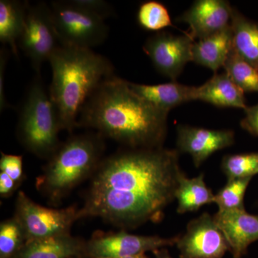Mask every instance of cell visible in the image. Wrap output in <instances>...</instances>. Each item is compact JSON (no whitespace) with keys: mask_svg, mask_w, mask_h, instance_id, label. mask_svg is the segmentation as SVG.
Returning <instances> with one entry per match:
<instances>
[{"mask_svg":"<svg viewBox=\"0 0 258 258\" xmlns=\"http://www.w3.org/2000/svg\"><path fill=\"white\" fill-rule=\"evenodd\" d=\"M230 25L233 48L258 70V23L246 18L233 8Z\"/></svg>","mask_w":258,"mask_h":258,"instance_id":"19","label":"cell"},{"mask_svg":"<svg viewBox=\"0 0 258 258\" xmlns=\"http://www.w3.org/2000/svg\"><path fill=\"white\" fill-rule=\"evenodd\" d=\"M176 245L179 258H223L230 251L225 236L208 212L189 221Z\"/></svg>","mask_w":258,"mask_h":258,"instance_id":"10","label":"cell"},{"mask_svg":"<svg viewBox=\"0 0 258 258\" xmlns=\"http://www.w3.org/2000/svg\"><path fill=\"white\" fill-rule=\"evenodd\" d=\"M244 117L241 120L240 126L251 135L258 137V103L247 106L244 110Z\"/></svg>","mask_w":258,"mask_h":258,"instance_id":"29","label":"cell"},{"mask_svg":"<svg viewBox=\"0 0 258 258\" xmlns=\"http://www.w3.org/2000/svg\"><path fill=\"white\" fill-rule=\"evenodd\" d=\"M153 253L155 255V258H172L167 249L165 248H161L154 251Z\"/></svg>","mask_w":258,"mask_h":258,"instance_id":"32","label":"cell"},{"mask_svg":"<svg viewBox=\"0 0 258 258\" xmlns=\"http://www.w3.org/2000/svg\"><path fill=\"white\" fill-rule=\"evenodd\" d=\"M29 3L17 0L0 1V41L9 45L18 57V43L23 33Z\"/></svg>","mask_w":258,"mask_h":258,"instance_id":"20","label":"cell"},{"mask_svg":"<svg viewBox=\"0 0 258 258\" xmlns=\"http://www.w3.org/2000/svg\"><path fill=\"white\" fill-rule=\"evenodd\" d=\"M27 242L21 224L16 217L0 224V258H13Z\"/></svg>","mask_w":258,"mask_h":258,"instance_id":"25","label":"cell"},{"mask_svg":"<svg viewBox=\"0 0 258 258\" xmlns=\"http://www.w3.org/2000/svg\"><path fill=\"white\" fill-rule=\"evenodd\" d=\"M195 101H203L220 108H247L244 92L226 73L215 74L203 86L195 88Z\"/></svg>","mask_w":258,"mask_h":258,"instance_id":"16","label":"cell"},{"mask_svg":"<svg viewBox=\"0 0 258 258\" xmlns=\"http://www.w3.org/2000/svg\"><path fill=\"white\" fill-rule=\"evenodd\" d=\"M168 114L134 92L128 81L113 76L86 102L78 127L95 129L130 149H156L164 147Z\"/></svg>","mask_w":258,"mask_h":258,"instance_id":"2","label":"cell"},{"mask_svg":"<svg viewBox=\"0 0 258 258\" xmlns=\"http://www.w3.org/2000/svg\"><path fill=\"white\" fill-rule=\"evenodd\" d=\"M8 60V52L5 49H2L0 53V108L3 112L9 108V103L7 101L5 93V70Z\"/></svg>","mask_w":258,"mask_h":258,"instance_id":"30","label":"cell"},{"mask_svg":"<svg viewBox=\"0 0 258 258\" xmlns=\"http://www.w3.org/2000/svg\"><path fill=\"white\" fill-rule=\"evenodd\" d=\"M176 149H130L101 161L91 177L80 219L98 217L123 229L159 222L184 175Z\"/></svg>","mask_w":258,"mask_h":258,"instance_id":"1","label":"cell"},{"mask_svg":"<svg viewBox=\"0 0 258 258\" xmlns=\"http://www.w3.org/2000/svg\"><path fill=\"white\" fill-rule=\"evenodd\" d=\"M86 241L71 234L27 241L13 258H74L84 256Z\"/></svg>","mask_w":258,"mask_h":258,"instance_id":"15","label":"cell"},{"mask_svg":"<svg viewBox=\"0 0 258 258\" xmlns=\"http://www.w3.org/2000/svg\"><path fill=\"white\" fill-rule=\"evenodd\" d=\"M52 20L62 45L91 49L105 42L108 27L105 20L75 5L71 0L50 5Z\"/></svg>","mask_w":258,"mask_h":258,"instance_id":"6","label":"cell"},{"mask_svg":"<svg viewBox=\"0 0 258 258\" xmlns=\"http://www.w3.org/2000/svg\"><path fill=\"white\" fill-rule=\"evenodd\" d=\"M176 132V150L191 156L197 168L215 152L235 144V132L230 129L218 130L179 125Z\"/></svg>","mask_w":258,"mask_h":258,"instance_id":"12","label":"cell"},{"mask_svg":"<svg viewBox=\"0 0 258 258\" xmlns=\"http://www.w3.org/2000/svg\"><path fill=\"white\" fill-rule=\"evenodd\" d=\"M232 47L231 25L222 31L194 42L191 62L208 68L217 74L224 67Z\"/></svg>","mask_w":258,"mask_h":258,"instance_id":"18","label":"cell"},{"mask_svg":"<svg viewBox=\"0 0 258 258\" xmlns=\"http://www.w3.org/2000/svg\"><path fill=\"white\" fill-rule=\"evenodd\" d=\"M76 205L62 209L45 208L20 191L15 201V215L21 224L27 241L69 235L75 222L80 220Z\"/></svg>","mask_w":258,"mask_h":258,"instance_id":"7","label":"cell"},{"mask_svg":"<svg viewBox=\"0 0 258 258\" xmlns=\"http://www.w3.org/2000/svg\"><path fill=\"white\" fill-rule=\"evenodd\" d=\"M194 42L186 32L185 35H174L160 31L147 39L143 50L159 74L176 81L191 61Z\"/></svg>","mask_w":258,"mask_h":258,"instance_id":"11","label":"cell"},{"mask_svg":"<svg viewBox=\"0 0 258 258\" xmlns=\"http://www.w3.org/2000/svg\"><path fill=\"white\" fill-rule=\"evenodd\" d=\"M19 45L40 74L42 64L49 61L60 42L52 20L50 7L46 3L28 4L23 33Z\"/></svg>","mask_w":258,"mask_h":258,"instance_id":"8","label":"cell"},{"mask_svg":"<svg viewBox=\"0 0 258 258\" xmlns=\"http://www.w3.org/2000/svg\"><path fill=\"white\" fill-rule=\"evenodd\" d=\"M121 258H149L146 255L145 253L136 254V255L128 256V257Z\"/></svg>","mask_w":258,"mask_h":258,"instance_id":"33","label":"cell"},{"mask_svg":"<svg viewBox=\"0 0 258 258\" xmlns=\"http://www.w3.org/2000/svg\"><path fill=\"white\" fill-rule=\"evenodd\" d=\"M137 21L144 30L160 32L168 27H174L167 8L157 1H147L139 6Z\"/></svg>","mask_w":258,"mask_h":258,"instance_id":"24","label":"cell"},{"mask_svg":"<svg viewBox=\"0 0 258 258\" xmlns=\"http://www.w3.org/2000/svg\"><path fill=\"white\" fill-rule=\"evenodd\" d=\"M131 88L154 108L169 113L173 108L195 101V86L172 81L158 85H144L128 82Z\"/></svg>","mask_w":258,"mask_h":258,"instance_id":"17","label":"cell"},{"mask_svg":"<svg viewBox=\"0 0 258 258\" xmlns=\"http://www.w3.org/2000/svg\"><path fill=\"white\" fill-rule=\"evenodd\" d=\"M233 8L225 0H197L178 21L189 25L188 35L195 41L222 31L230 26Z\"/></svg>","mask_w":258,"mask_h":258,"instance_id":"13","label":"cell"},{"mask_svg":"<svg viewBox=\"0 0 258 258\" xmlns=\"http://www.w3.org/2000/svg\"><path fill=\"white\" fill-rule=\"evenodd\" d=\"M0 171L6 173L20 186L25 179L23 171V157L2 152Z\"/></svg>","mask_w":258,"mask_h":258,"instance_id":"27","label":"cell"},{"mask_svg":"<svg viewBox=\"0 0 258 258\" xmlns=\"http://www.w3.org/2000/svg\"><path fill=\"white\" fill-rule=\"evenodd\" d=\"M178 236L165 237L129 234L124 230L112 233H96L85 244V257L121 258L157 250L177 242Z\"/></svg>","mask_w":258,"mask_h":258,"instance_id":"9","label":"cell"},{"mask_svg":"<svg viewBox=\"0 0 258 258\" xmlns=\"http://www.w3.org/2000/svg\"><path fill=\"white\" fill-rule=\"evenodd\" d=\"M215 195L205 183L203 173L191 179L184 174L180 179L176 191L175 199L178 203L176 212L181 215L198 211L202 207L214 203Z\"/></svg>","mask_w":258,"mask_h":258,"instance_id":"21","label":"cell"},{"mask_svg":"<svg viewBox=\"0 0 258 258\" xmlns=\"http://www.w3.org/2000/svg\"><path fill=\"white\" fill-rule=\"evenodd\" d=\"M58 115L40 74L27 91L19 115L17 136L25 149L40 159L48 160L62 142Z\"/></svg>","mask_w":258,"mask_h":258,"instance_id":"5","label":"cell"},{"mask_svg":"<svg viewBox=\"0 0 258 258\" xmlns=\"http://www.w3.org/2000/svg\"><path fill=\"white\" fill-rule=\"evenodd\" d=\"M74 258H88V257H85V256H81V257H74Z\"/></svg>","mask_w":258,"mask_h":258,"instance_id":"34","label":"cell"},{"mask_svg":"<svg viewBox=\"0 0 258 258\" xmlns=\"http://www.w3.org/2000/svg\"><path fill=\"white\" fill-rule=\"evenodd\" d=\"M104 149L103 137L99 134L70 137L47 160L35 181L37 189L49 203H60L76 186L93 175L103 160Z\"/></svg>","mask_w":258,"mask_h":258,"instance_id":"4","label":"cell"},{"mask_svg":"<svg viewBox=\"0 0 258 258\" xmlns=\"http://www.w3.org/2000/svg\"><path fill=\"white\" fill-rule=\"evenodd\" d=\"M19 187L14 180L6 173L0 171V195L1 198H8L11 197Z\"/></svg>","mask_w":258,"mask_h":258,"instance_id":"31","label":"cell"},{"mask_svg":"<svg viewBox=\"0 0 258 258\" xmlns=\"http://www.w3.org/2000/svg\"><path fill=\"white\" fill-rule=\"evenodd\" d=\"M221 169L227 181L252 179L258 174V152L226 155L222 159Z\"/></svg>","mask_w":258,"mask_h":258,"instance_id":"23","label":"cell"},{"mask_svg":"<svg viewBox=\"0 0 258 258\" xmlns=\"http://www.w3.org/2000/svg\"><path fill=\"white\" fill-rule=\"evenodd\" d=\"M223 68L226 74L244 93H258V70L241 57L233 46Z\"/></svg>","mask_w":258,"mask_h":258,"instance_id":"22","label":"cell"},{"mask_svg":"<svg viewBox=\"0 0 258 258\" xmlns=\"http://www.w3.org/2000/svg\"><path fill=\"white\" fill-rule=\"evenodd\" d=\"M71 1L75 5L101 17L104 20L108 17L111 16L113 13V9L111 5L103 0H71Z\"/></svg>","mask_w":258,"mask_h":258,"instance_id":"28","label":"cell"},{"mask_svg":"<svg viewBox=\"0 0 258 258\" xmlns=\"http://www.w3.org/2000/svg\"><path fill=\"white\" fill-rule=\"evenodd\" d=\"M213 217L234 258L242 257L249 244L258 240V215L247 213L245 209L218 210Z\"/></svg>","mask_w":258,"mask_h":258,"instance_id":"14","label":"cell"},{"mask_svg":"<svg viewBox=\"0 0 258 258\" xmlns=\"http://www.w3.org/2000/svg\"><path fill=\"white\" fill-rule=\"evenodd\" d=\"M251 178L227 181V184L215 195L214 203L218 206L219 211L242 210L244 199Z\"/></svg>","mask_w":258,"mask_h":258,"instance_id":"26","label":"cell"},{"mask_svg":"<svg viewBox=\"0 0 258 258\" xmlns=\"http://www.w3.org/2000/svg\"><path fill=\"white\" fill-rule=\"evenodd\" d=\"M52 69L49 89L58 115L61 131L71 133L80 113L93 93L113 74V66L91 49L62 45L48 61Z\"/></svg>","mask_w":258,"mask_h":258,"instance_id":"3","label":"cell"}]
</instances>
